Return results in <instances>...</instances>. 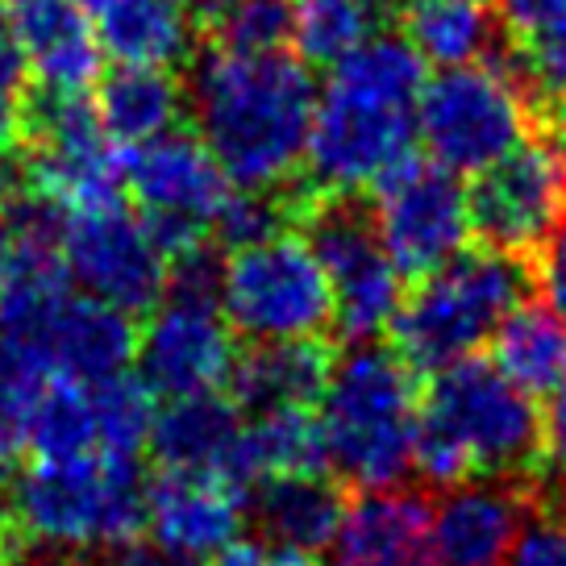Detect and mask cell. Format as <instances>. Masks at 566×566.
<instances>
[{
  "label": "cell",
  "instance_id": "obj_1",
  "mask_svg": "<svg viewBox=\"0 0 566 566\" xmlns=\"http://www.w3.org/2000/svg\"><path fill=\"white\" fill-rule=\"evenodd\" d=\"M188 105L196 134L233 188H275L296 179L308 150L317 80L283 51H205L192 59Z\"/></svg>",
  "mask_w": 566,
  "mask_h": 566
},
{
  "label": "cell",
  "instance_id": "obj_2",
  "mask_svg": "<svg viewBox=\"0 0 566 566\" xmlns=\"http://www.w3.org/2000/svg\"><path fill=\"white\" fill-rule=\"evenodd\" d=\"M424 67L429 63L405 34L367 38L329 67L304 150L308 184L317 192H367L412 155L417 101L429 80Z\"/></svg>",
  "mask_w": 566,
  "mask_h": 566
},
{
  "label": "cell",
  "instance_id": "obj_3",
  "mask_svg": "<svg viewBox=\"0 0 566 566\" xmlns=\"http://www.w3.org/2000/svg\"><path fill=\"white\" fill-rule=\"evenodd\" d=\"M542 462V408L492 358H454L417 405L412 475L454 488L471 475L521 479Z\"/></svg>",
  "mask_w": 566,
  "mask_h": 566
},
{
  "label": "cell",
  "instance_id": "obj_4",
  "mask_svg": "<svg viewBox=\"0 0 566 566\" xmlns=\"http://www.w3.org/2000/svg\"><path fill=\"white\" fill-rule=\"evenodd\" d=\"M146 483L129 454L38 459L0 479V533L13 554L42 549H108L146 533Z\"/></svg>",
  "mask_w": 566,
  "mask_h": 566
},
{
  "label": "cell",
  "instance_id": "obj_5",
  "mask_svg": "<svg viewBox=\"0 0 566 566\" xmlns=\"http://www.w3.org/2000/svg\"><path fill=\"white\" fill-rule=\"evenodd\" d=\"M317 405L329 467L342 483L379 492L400 488L412 475L417 375L391 346H379L371 337L354 342L346 354H334Z\"/></svg>",
  "mask_w": 566,
  "mask_h": 566
},
{
  "label": "cell",
  "instance_id": "obj_6",
  "mask_svg": "<svg viewBox=\"0 0 566 566\" xmlns=\"http://www.w3.org/2000/svg\"><path fill=\"white\" fill-rule=\"evenodd\" d=\"M530 292V271L509 250L462 247L454 259L417 280L388 321L391 350L412 375H433L446 363L492 342L495 325Z\"/></svg>",
  "mask_w": 566,
  "mask_h": 566
},
{
  "label": "cell",
  "instance_id": "obj_7",
  "mask_svg": "<svg viewBox=\"0 0 566 566\" xmlns=\"http://www.w3.org/2000/svg\"><path fill=\"white\" fill-rule=\"evenodd\" d=\"M533 134L530 84L516 59L488 54L462 67H438L417 101V138L429 159L454 176H479Z\"/></svg>",
  "mask_w": 566,
  "mask_h": 566
},
{
  "label": "cell",
  "instance_id": "obj_8",
  "mask_svg": "<svg viewBox=\"0 0 566 566\" xmlns=\"http://www.w3.org/2000/svg\"><path fill=\"white\" fill-rule=\"evenodd\" d=\"M221 313L250 342L321 337L334 325V301L317 254L301 230L230 250L221 271Z\"/></svg>",
  "mask_w": 566,
  "mask_h": 566
},
{
  "label": "cell",
  "instance_id": "obj_9",
  "mask_svg": "<svg viewBox=\"0 0 566 566\" xmlns=\"http://www.w3.org/2000/svg\"><path fill=\"white\" fill-rule=\"evenodd\" d=\"M301 233L308 238L329 283L337 334L346 342H371L384 334L405 301L400 292L405 275L384 250L367 200L317 192L301 217Z\"/></svg>",
  "mask_w": 566,
  "mask_h": 566
},
{
  "label": "cell",
  "instance_id": "obj_10",
  "mask_svg": "<svg viewBox=\"0 0 566 566\" xmlns=\"http://www.w3.org/2000/svg\"><path fill=\"white\" fill-rule=\"evenodd\" d=\"M122 179L138 200L142 226L163 250V259H176L205 242L221 200L230 196V179L205 138L179 125L125 146Z\"/></svg>",
  "mask_w": 566,
  "mask_h": 566
},
{
  "label": "cell",
  "instance_id": "obj_11",
  "mask_svg": "<svg viewBox=\"0 0 566 566\" xmlns=\"http://www.w3.org/2000/svg\"><path fill=\"white\" fill-rule=\"evenodd\" d=\"M375 230L384 238L396 271L405 280H421L462 247H471V192L462 176L446 171L442 163L408 155L371 188Z\"/></svg>",
  "mask_w": 566,
  "mask_h": 566
},
{
  "label": "cell",
  "instance_id": "obj_12",
  "mask_svg": "<svg viewBox=\"0 0 566 566\" xmlns=\"http://www.w3.org/2000/svg\"><path fill=\"white\" fill-rule=\"evenodd\" d=\"M59 254L67 266V280L80 283L84 296H96L129 317L150 313L159 304L167 259L146 233L142 217H134L122 200L67 212Z\"/></svg>",
  "mask_w": 566,
  "mask_h": 566
},
{
  "label": "cell",
  "instance_id": "obj_13",
  "mask_svg": "<svg viewBox=\"0 0 566 566\" xmlns=\"http://www.w3.org/2000/svg\"><path fill=\"white\" fill-rule=\"evenodd\" d=\"M566 209V146L525 138L513 155L492 163L471 188V226L483 247L525 254Z\"/></svg>",
  "mask_w": 566,
  "mask_h": 566
},
{
  "label": "cell",
  "instance_id": "obj_14",
  "mask_svg": "<svg viewBox=\"0 0 566 566\" xmlns=\"http://www.w3.org/2000/svg\"><path fill=\"white\" fill-rule=\"evenodd\" d=\"M233 354L238 346L221 304L163 292L150 321L138 329L134 363L146 388L163 400H176L226 388Z\"/></svg>",
  "mask_w": 566,
  "mask_h": 566
},
{
  "label": "cell",
  "instance_id": "obj_15",
  "mask_svg": "<svg viewBox=\"0 0 566 566\" xmlns=\"http://www.w3.org/2000/svg\"><path fill=\"white\" fill-rule=\"evenodd\" d=\"M525 521L530 492L521 479L471 475L442 488L429 509V546L438 566H504Z\"/></svg>",
  "mask_w": 566,
  "mask_h": 566
},
{
  "label": "cell",
  "instance_id": "obj_16",
  "mask_svg": "<svg viewBox=\"0 0 566 566\" xmlns=\"http://www.w3.org/2000/svg\"><path fill=\"white\" fill-rule=\"evenodd\" d=\"M247 525V492L217 475L159 471L146 483V537L188 563H209Z\"/></svg>",
  "mask_w": 566,
  "mask_h": 566
},
{
  "label": "cell",
  "instance_id": "obj_17",
  "mask_svg": "<svg viewBox=\"0 0 566 566\" xmlns=\"http://www.w3.org/2000/svg\"><path fill=\"white\" fill-rule=\"evenodd\" d=\"M242 429L247 412L233 405L226 391H196L176 396L163 408H155L150 442L163 471H192V475H217L242 488Z\"/></svg>",
  "mask_w": 566,
  "mask_h": 566
},
{
  "label": "cell",
  "instance_id": "obj_18",
  "mask_svg": "<svg viewBox=\"0 0 566 566\" xmlns=\"http://www.w3.org/2000/svg\"><path fill=\"white\" fill-rule=\"evenodd\" d=\"M13 38L42 92H92L105 51L80 0H4Z\"/></svg>",
  "mask_w": 566,
  "mask_h": 566
},
{
  "label": "cell",
  "instance_id": "obj_19",
  "mask_svg": "<svg viewBox=\"0 0 566 566\" xmlns=\"http://www.w3.org/2000/svg\"><path fill=\"white\" fill-rule=\"evenodd\" d=\"M334 566H438L429 546V504L421 492L379 488L346 504L329 542Z\"/></svg>",
  "mask_w": 566,
  "mask_h": 566
},
{
  "label": "cell",
  "instance_id": "obj_20",
  "mask_svg": "<svg viewBox=\"0 0 566 566\" xmlns=\"http://www.w3.org/2000/svg\"><path fill=\"white\" fill-rule=\"evenodd\" d=\"M134 350H138V329L129 313L96 296H67L54 308L42 337V367L46 379L101 384L108 375L129 371Z\"/></svg>",
  "mask_w": 566,
  "mask_h": 566
},
{
  "label": "cell",
  "instance_id": "obj_21",
  "mask_svg": "<svg viewBox=\"0 0 566 566\" xmlns=\"http://www.w3.org/2000/svg\"><path fill=\"white\" fill-rule=\"evenodd\" d=\"M334 367V346L325 337H280L254 342L250 350L233 354L230 400L242 412H271V408H313L325 391Z\"/></svg>",
  "mask_w": 566,
  "mask_h": 566
},
{
  "label": "cell",
  "instance_id": "obj_22",
  "mask_svg": "<svg viewBox=\"0 0 566 566\" xmlns=\"http://www.w3.org/2000/svg\"><path fill=\"white\" fill-rule=\"evenodd\" d=\"M247 516L259 525L266 546L321 554L346 516V483L325 471L266 475L247 492Z\"/></svg>",
  "mask_w": 566,
  "mask_h": 566
},
{
  "label": "cell",
  "instance_id": "obj_23",
  "mask_svg": "<svg viewBox=\"0 0 566 566\" xmlns=\"http://www.w3.org/2000/svg\"><path fill=\"white\" fill-rule=\"evenodd\" d=\"M88 21L113 63L179 67L192 59L196 30L179 0H96Z\"/></svg>",
  "mask_w": 566,
  "mask_h": 566
},
{
  "label": "cell",
  "instance_id": "obj_24",
  "mask_svg": "<svg viewBox=\"0 0 566 566\" xmlns=\"http://www.w3.org/2000/svg\"><path fill=\"white\" fill-rule=\"evenodd\" d=\"M96 117L117 146H134L179 125L188 108V92L176 67H142V63H117L96 80Z\"/></svg>",
  "mask_w": 566,
  "mask_h": 566
},
{
  "label": "cell",
  "instance_id": "obj_25",
  "mask_svg": "<svg viewBox=\"0 0 566 566\" xmlns=\"http://www.w3.org/2000/svg\"><path fill=\"white\" fill-rule=\"evenodd\" d=\"M492 363L530 396L566 384V321L546 304H516L492 334Z\"/></svg>",
  "mask_w": 566,
  "mask_h": 566
},
{
  "label": "cell",
  "instance_id": "obj_26",
  "mask_svg": "<svg viewBox=\"0 0 566 566\" xmlns=\"http://www.w3.org/2000/svg\"><path fill=\"white\" fill-rule=\"evenodd\" d=\"M408 46L433 67L479 63L495 51L492 0H408L405 4Z\"/></svg>",
  "mask_w": 566,
  "mask_h": 566
},
{
  "label": "cell",
  "instance_id": "obj_27",
  "mask_svg": "<svg viewBox=\"0 0 566 566\" xmlns=\"http://www.w3.org/2000/svg\"><path fill=\"white\" fill-rule=\"evenodd\" d=\"M242 483L247 492L266 475L329 471L325 429L313 408H271L254 412L242 429Z\"/></svg>",
  "mask_w": 566,
  "mask_h": 566
},
{
  "label": "cell",
  "instance_id": "obj_28",
  "mask_svg": "<svg viewBox=\"0 0 566 566\" xmlns=\"http://www.w3.org/2000/svg\"><path fill=\"white\" fill-rule=\"evenodd\" d=\"M391 0H292V42L313 67H334L342 54L384 34Z\"/></svg>",
  "mask_w": 566,
  "mask_h": 566
},
{
  "label": "cell",
  "instance_id": "obj_29",
  "mask_svg": "<svg viewBox=\"0 0 566 566\" xmlns=\"http://www.w3.org/2000/svg\"><path fill=\"white\" fill-rule=\"evenodd\" d=\"M317 188L308 179H287L275 188H238L221 200V209L212 217V238L226 250H242L254 242H266L275 233L301 230V217Z\"/></svg>",
  "mask_w": 566,
  "mask_h": 566
},
{
  "label": "cell",
  "instance_id": "obj_30",
  "mask_svg": "<svg viewBox=\"0 0 566 566\" xmlns=\"http://www.w3.org/2000/svg\"><path fill=\"white\" fill-rule=\"evenodd\" d=\"M192 25L212 51H283L292 42V0H196Z\"/></svg>",
  "mask_w": 566,
  "mask_h": 566
},
{
  "label": "cell",
  "instance_id": "obj_31",
  "mask_svg": "<svg viewBox=\"0 0 566 566\" xmlns=\"http://www.w3.org/2000/svg\"><path fill=\"white\" fill-rule=\"evenodd\" d=\"M30 450L38 459H84L96 450V412H92L88 384L46 379L38 388L34 417H30Z\"/></svg>",
  "mask_w": 566,
  "mask_h": 566
},
{
  "label": "cell",
  "instance_id": "obj_32",
  "mask_svg": "<svg viewBox=\"0 0 566 566\" xmlns=\"http://www.w3.org/2000/svg\"><path fill=\"white\" fill-rule=\"evenodd\" d=\"M88 391L92 412H96V450L138 459L150 442V424H155V391L129 371L88 384Z\"/></svg>",
  "mask_w": 566,
  "mask_h": 566
},
{
  "label": "cell",
  "instance_id": "obj_33",
  "mask_svg": "<svg viewBox=\"0 0 566 566\" xmlns=\"http://www.w3.org/2000/svg\"><path fill=\"white\" fill-rule=\"evenodd\" d=\"M42 384L0 379V475L18 471L21 454L30 450V417Z\"/></svg>",
  "mask_w": 566,
  "mask_h": 566
},
{
  "label": "cell",
  "instance_id": "obj_34",
  "mask_svg": "<svg viewBox=\"0 0 566 566\" xmlns=\"http://www.w3.org/2000/svg\"><path fill=\"white\" fill-rule=\"evenodd\" d=\"M504 566H566V513H530Z\"/></svg>",
  "mask_w": 566,
  "mask_h": 566
},
{
  "label": "cell",
  "instance_id": "obj_35",
  "mask_svg": "<svg viewBox=\"0 0 566 566\" xmlns=\"http://www.w3.org/2000/svg\"><path fill=\"white\" fill-rule=\"evenodd\" d=\"M533 287L546 308L566 321V209L549 233L533 247Z\"/></svg>",
  "mask_w": 566,
  "mask_h": 566
},
{
  "label": "cell",
  "instance_id": "obj_36",
  "mask_svg": "<svg viewBox=\"0 0 566 566\" xmlns=\"http://www.w3.org/2000/svg\"><path fill=\"white\" fill-rule=\"evenodd\" d=\"M492 13L516 42H525L566 21V0H492Z\"/></svg>",
  "mask_w": 566,
  "mask_h": 566
},
{
  "label": "cell",
  "instance_id": "obj_37",
  "mask_svg": "<svg viewBox=\"0 0 566 566\" xmlns=\"http://www.w3.org/2000/svg\"><path fill=\"white\" fill-rule=\"evenodd\" d=\"M209 566H317L313 554H296L283 546H259V542H230L221 554H212Z\"/></svg>",
  "mask_w": 566,
  "mask_h": 566
},
{
  "label": "cell",
  "instance_id": "obj_38",
  "mask_svg": "<svg viewBox=\"0 0 566 566\" xmlns=\"http://www.w3.org/2000/svg\"><path fill=\"white\" fill-rule=\"evenodd\" d=\"M542 462L566 488V384L549 391V408L542 412Z\"/></svg>",
  "mask_w": 566,
  "mask_h": 566
},
{
  "label": "cell",
  "instance_id": "obj_39",
  "mask_svg": "<svg viewBox=\"0 0 566 566\" xmlns=\"http://www.w3.org/2000/svg\"><path fill=\"white\" fill-rule=\"evenodd\" d=\"M21 129H25V96L21 88H0V163L21 159Z\"/></svg>",
  "mask_w": 566,
  "mask_h": 566
},
{
  "label": "cell",
  "instance_id": "obj_40",
  "mask_svg": "<svg viewBox=\"0 0 566 566\" xmlns=\"http://www.w3.org/2000/svg\"><path fill=\"white\" fill-rule=\"evenodd\" d=\"M25 84V59L13 38V21H9V4L0 0V88H21Z\"/></svg>",
  "mask_w": 566,
  "mask_h": 566
},
{
  "label": "cell",
  "instance_id": "obj_41",
  "mask_svg": "<svg viewBox=\"0 0 566 566\" xmlns=\"http://www.w3.org/2000/svg\"><path fill=\"white\" fill-rule=\"evenodd\" d=\"M549 122H554V134L566 146V88L554 92V105H549Z\"/></svg>",
  "mask_w": 566,
  "mask_h": 566
},
{
  "label": "cell",
  "instance_id": "obj_42",
  "mask_svg": "<svg viewBox=\"0 0 566 566\" xmlns=\"http://www.w3.org/2000/svg\"><path fill=\"white\" fill-rule=\"evenodd\" d=\"M13 167H18V163H0V209H4V200L13 196V176H18Z\"/></svg>",
  "mask_w": 566,
  "mask_h": 566
},
{
  "label": "cell",
  "instance_id": "obj_43",
  "mask_svg": "<svg viewBox=\"0 0 566 566\" xmlns=\"http://www.w3.org/2000/svg\"><path fill=\"white\" fill-rule=\"evenodd\" d=\"M25 566H96V563H88V558H67V554H51V558H34V563H25Z\"/></svg>",
  "mask_w": 566,
  "mask_h": 566
},
{
  "label": "cell",
  "instance_id": "obj_44",
  "mask_svg": "<svg viewBox=\"0 0 566 566\" xmlns=\"http://www.w3.org/2000/svg\"><path fill=\"white\" fill-rule=\"evenodd\" d=\"M9 563H13V549L0 542V566H9Z\"/></svg>",
  "mask_w": 566,
  "mask_h": 566
},
{
  "label": "cell",
  "instance_id": "obj_45",
  "mask_svg": "<svg viewBox=\"0 0 566 566\" xmlns=\"http://www.w3.org/2000/svg\"><path fill=\"white\" fill-rule=\"evenodd\" d=\"M179 4H196V0H179Z\"/></svg>",
  "mask_w": 566,
  "mask_h": 566
}]
</instances>
